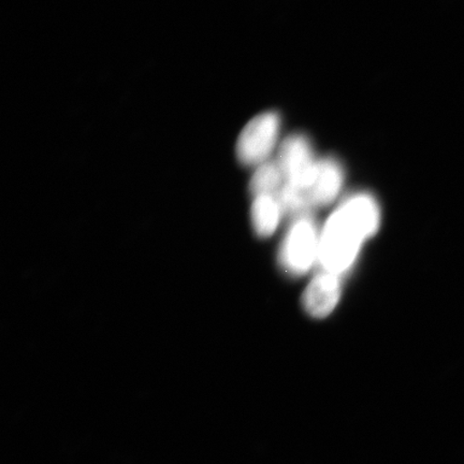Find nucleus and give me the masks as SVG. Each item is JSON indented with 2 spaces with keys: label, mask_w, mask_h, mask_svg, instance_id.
I'll use <instances>...</instances> for the list:
<instances>
[{
  "label": "nucleus",
  "mask_w": 464,
  "mask_h": 464,
  "mask_svg": "<svg viewBox=\"0 0 464 464\" xmlns=\"http://www.w3.org/2000/svg\"><path fill=\"white\" fill-rule=\"evenodd\" d=\"M381 208L375 197L361 191L348 196L321 230L318 263L322 270L343 276L353 268L363 243L377 234Z\"/></svg>",
  "instance_id": "f257e3e1"
},
{
  "label": "nucleus",
  "mask_w": 464,
  "mask_h": 464,
  "mask_svg": "<svg viewBox=\"0 0 464 464\" xmlns=\"http://www.w3.org/2000/svg\"><path fill=\"white\" fill-rule=\"evenodd\" d=\"M321 230L310 214L298 217L287 231L278 252V263L288 276H301L318 263Z\"/></svg>",
  "instance_id": "f03ea898"
},
{
  "label": "nucleus",
  "mask_w": 464,
  "mask_h": 464,
  "mask_svg": "<svg viewBox=\"0 0 464 464\" xmlns=\"http://www.w3.org/2000/svg\"><path fill=\"white\" fill-rule=\"evenodd\" d=\"M282 119L276 111L255 116L237 141V158L242 165L257 168L270 160L280 138Z\"/></svg>",
  "instance_id": "7ed1b4c3"
},
{
  "label": "nucleus",
  "mask_w": 464,
  "mask_h": 464,
  "mask_svg": "<svg viewBox=\"0 0 464 464\" xmlns=\"http://www.w3.org/2000/svg\"><path fill=\"white\" fill-rule=\"evenodd\" d=\"M276 160L285 183L306 191L311 188L316 176L318 160L309 138L303 133L288 136L280 145Z\"/></svg>",
  "instance_id": "20e7f679"
},
{
  "label": "nucleus",
  "mask_w": 464,
  "mask_h": 464,
  "mask_svg": "<svg viewBox=\"0 0 464 464\" xmlns=\"http://www.w3.org/2000/svg\"><path fill=\"white\" fill-rule=\"evenodd\" d=\"M341 295L342 276L322 270L305 288L303 305L310 316L326 318L340 303Z\"/></svg>",
  "instance_id": "39448f33"
},
{
  "label": "nucleus",
  "mask_w": 464,
  "mask_h": 464,
  "mask_svg": "<svg viewBox=\"0 0 464 464\" xmlns=\"http://www.w3.org/2000/svg\"><path fill=\"white\" fill-rule=\"evenodd\" d=\"M344 179L343 166L338 160L334 158L319 160L314 181L306 191L312 207L332 205L338 198L343 188Z\"/></svg>",
  "instance_id": "423d86ee"
},
{
  "label": "nucleus",
  "mask_w": 464,
  "mask_h": 464,
  "mask_svg": "<svg viewBox=\"0 0 464 464\" xmlns=\"http://www.w3.org/2000/svg\"><path fill=\"white\" fill-rule=\"evenodd\" d=\"M283 208L276 195L254 196L251 219L255 232L260 237L275 234L283 216Z\"/></svg>",
  "instance_id": "0eeeda50"
},
{
  "label": "nucleus",
  "mask_w": 464,
  "mask_h": 464,
  "mask_svg": "<svg viewBox=\"0 0 464 464\" xmlns=\"http://www.w3.org/2000/svg\"><path fill=\"white\" fill-rule=\"evenodd\" d=\"M285 184V178L277 160H268L255 168L249 182V189L254 196L277 195Z\"/></svg>",
  "instance_id": "6e6552de"
}]
</instances>
